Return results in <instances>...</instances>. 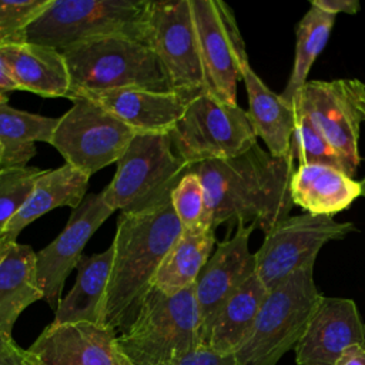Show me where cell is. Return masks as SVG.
I'll use <instances>...</instances> for the list:
<instances>
[{"instance_id":"cell-1","label":"cell","mask_w":365,"mask_h":365,"mask_svg":"<svg viewBox=\"0 0 365 365\" xmlns=\"http://www.w3.org/2000/svg\"><path fill=\"white\" fill-rule=\"evenodd\" d=\"M294 163L291 154L274 157L257 143L241 155L192 165L205 191L212 228L235 221L255 224L267 234L285 220L294 207Z\"/></svg>"},{"instance_id":"cell-2","label":"cell","mask_w":365,"mask_h":365,"mask_svg":"<svg viewBox=\"0 0 365 365\" xmlns=\"http://www.w3.org/2000/svg\"><path fill=\"white\" fill-rule=\"evenodd\" d=\"M181 232L182 227L171 200L144 214L120 212L101 325L124 332L133 324L145 295L153 288L160 262Z\"/></svg>"},{"instance_id":"cell-3","label":"cell","mask_w":365,"mask_h":365,"mask_svg":"<svg viewBox=\"0 0 365 365\" xmlns=\"http://www.w3.org/2000/svg\"><path fill=\"white\" fill-rule=\"evenodd\" d=\"M70 73L68 100L83 93L141 88L173 91L170 78L151 46L127 37L91 38L64 48Z\"/></svg>"},{"instance_id":"cell-4","label":"cell","mask_w":365,"mask_h":365,"mask_svg":"<svg viewBox=\"0 0 365 365\" xmlns=\"http://www.w3.org/2000/svg\"><path fill=\"white\" fill-rule=\"evenodd\" d=\"M117 346L124 365H173L201 346L194 285L174 295L153 287Z\"/></svg>"},{"instance_id":"cell-5","label":"cell","mask_w":365,"mask_h":365,"mask_svg":"<svg viewBox=\"0 0 365 365\" xmlns=\"http://www.w3.org/2000/svg\"><path fill=\"white\" fill-rule=\"evenodd\" d=\"M145 0H51L24 33V40L56 50L100 37H127L150 46Z\"/></svg>"},{"instance_id":"cell-6","label":"cell","mask_w":365,"mask_h":365,"mask_svg":"<svg viewBox=\"0 0 365 365\" xmlns=\"http://www.w3.org/2000/svg\"><path fill=\"white\" fill-rule=\"evenodd\" d=\"M322 298L314 265L299 268L268 291L248 336L232 354L237 365H277L297 346Z\"/></svg>"},{"instance_id":"cell-7","label":"cell","mask_w":365,"mask_h":365,"mask_svg":"<svg viewBox=\"0 0 365 365\" xmlns=\"http://www.w3.org/2000/svg\"><path fill=\"white\" fill-rule=\"evenodd\" d=\"M115 164V174L101 194L111 210L124 214H144L170 201L192 167L174 153L170 133L137 134Z\"/></svg>"},{"instance_id":"cell-8","label":"cell","mask_w":365,"mask_h":365,"mask_svg":"<svg viewBox=\"0 0 365 365\" xmlns=\"http://www.w3.org/2000/svg\"><path fill=\"white\" fill-rule=\"evenodd\" d=\"M170 137L174 153L191 165L232 158L257 144L247 111L210 93L188 103Z\"/></svg>"},{"instance_id":"cell-9","label":"cell","mask_w":365,"mask_h":365,"mask_svg":"<svg viewBox=\"0 0 365 365\" xmlns=\"http://www.w3.org/2000/svg\"><path fill=\"white\" fill-rule=\"evenodd\" d=\"M292 107L332 145L354 178L361 161L358 140L365 121V84L356 78L307 81L295 94Z\"/></svg>"},{"instance_id":"cell-10","label":"cell","mask_w":365,"mask_h":365,"mask_svg":"<svg viewBox=\"0 0 365 365\" xmlns=\"http://www.w3.org/2000/svg\"><path fill=\"white\" fill-rule=\"evenodd\" d=\"M135 135L134 130L96 103L78 98L58 117L50 144L66 164L91 177L117 163Z\"/></svg>"},{"instance_id":"cell-11","label":"cell","mask_w":365,"mask_h":365,"mask_svg":"<svg viewBox=\"0 0 365 365\" xmlns=\"http://www.w3.org/2000/svg\"><path fill=\"white\" fill-rule=\"evenodd\" d=\"M352 222L328 215L301 214L287 217L272 227L255 252V275L271 291L292 272L314 265L319 250L355 231Z\"/></svg>"},{"instance_id":"cell-12","label":"cell","mask_w":365,"mask_h":365,"mask_svg":"<svg viewBox=\"0 0 365 365\" xmlns=\"http://www.w3.org/2000/svg\"><path fill=\"white\" fill-rule=\"evenodd\" d=\"M190 7L207 91L237 106V84L248 56L235 16L221 0H190Z\"/></svg>"},{"instance_id":"cell-13","label":"cell","mask_w":365,"mask_h":365,"mask_svg":"<svg viewBox=\"0 0 365 365\" xmlns=\"http://www.w3.org/2000/svg\"><path fill=\"white\" fill-rule=\"evenodd\" d=\"M150 46L170 78L173 91L188 103L207 91L190 0L151 1Z\"/></svg>"},{"instance_id":"cell-14","label":"cell","mask_w":365,"mask_h":365,"mask_svg":"<svg viewBox=\"0 0 365 365\" xmlns=\"http://www.w3.org/2000/svg\"><path fill=\"white\" fill-rule=\"evenodd\" d=\"M113 212L114 210L104 202L101 192L87 194L83 202L71 211L63 231L47 247L36 252L38 282L46 302L54 311L61 301L66 279L84 255L86 244Z\"/></svg>"},{"instance_id":"cell-15","label":"cell","mask_w":365,"mask_h":365,"mask_svg":"<svg viewBox=\"0 0 365 365\" xmlns=\"http://www.w3.org/2000/svg\"><path fill=\"white\" fill-rule=\"evenodd\" d=\"M255 228V224L238 222L235 234L217 245L194 284L201 345L222 304L255 274V254L248 245Z\"/></svg>"},{"instance_id":"cell-16","label":"cell","mask_w":365,"mask_h":365,"mask_svg":"<svg viewBox=\"0 0 365 365\" xmlns=\"http://www.w3.org/2000/svg\"><path fill=\"white\" fill-rule=\"evenodd\" d=\"M117 332L93 322H51L24 349L34 365H124Z\"/></svg>"},{"instance_id":"cell-17","label":"cell","mask_w":365,"mask_h":365,"mask_svg":"<svg viewBox=\"0 0 365 365\" xmlns=\"http://www.w3.org/2000/svg\"><path fill=\"white\" fill-rule=\"evenodd\" d=\"M365 346V324L349 298L324 297L295 351L298 365H335L351 346Z\"/></svg>"},{"instance_id":"cell-18","label":"cell","mask_w":365,"mask_h":365,"mask_svg":"<svg viewBox=\"0 0 365 365\" xmlns=\"http://www.w3.org/2000/svg\"><path fill=\"white\" fill-rule=\"evenodd\" d=\"M78 98L96 103L135 134H168L188 106V101L174 91L158 93L141 88L83 93L74 100Z\"/></svg>"},{"instance_id":"cell-19","label":"cell","mask_w":365,"mask_h":365,"mask_svg":"<svg viewBox=\"0 0 365 365\" xmlns=\"http://www.w3.org/2000/svg\"><path fill=\"white\" fill-rule=\"evenodd\" d=\"M0 61L19 90L67 98L70 73L60 50L30 41L0 44Z\"/></svg>"},{"instance_id":"cell-20","label":"cell","mask_w":365,"mask_h":365,"mask_svg":"<svg viewBox=\"0 0 365 365\" xmlns=\"http://www.w3.org/2000/svg\"><path fill=\"white\" fill-rule=\"evenodd\" d=\"M241 80L248 97V120L257 135L274 157L289 155L295 128V110L279 94L271 91L251 68L250 61L241 67Z\"/></svg>"},{"instance_id":"cell-21","label":"cell","mask_w":365,"mask_h":365,"mask_svg":"<svg viewBox=\"0 0 365 365\" xmlns=\"http://www.w3.org/2000/svg\"><path fill=\"white\" fill-rule=\"evenodd\" d=\"M289 190L294 205L328 217L346 210L361 195L359 181L336 168L314 164L295 168Z\"/></svg>"},{"instance_id":"cell-22","label":"cell","mask_w":365,"mask_h":365,"mask_svg":"<svg viewBox=\"0 0 365 365\" xmlns=\"http://www.w3.org/2000/svg\"><path fill=\"white\" fill-rule=\"evenodd\" d=\"M38 299H44L37 277L36 251L14 241L0 261V335L11 338L20 314Z\"/></svg>"},{"instance_id":"cell-23","label":"cell","mask_w":365,"mask_h":365,"mask_svg":"<svg viewBox=\"0 0 365 365\" xmlns=\"http://www.w3.org/2000/svg\"><path fill=\"white\" fill-rule=\"evenodd\" d=\"M114 259L113 244L103 252L83 255L77 264V279L71 291L61 298L54 324L93 322L101 324L103 301Z\"/></svg>"},{"instance_id":"cell-24","label":"cell","mask_w":365,"mask_h":365,"mask_svg":"<svg viewBox=\"0 0 365 365\" xmlns=\"http://www.w3.org/2000/svg\"><path fill=\"white\" fill-rule=\"evenodd\" d=\"M90 177L80 170L64 164L54 170H46L21 207L6 227V234L17 238L24 227L58 207L77 208L86 198Z\"/></svg>"},{"instance_id":"cell-25","label":"cell","mask_w":365,"mask_h":365,"mask_svg":"<svg viewBox=\"0 0 365 365\" xmlns=\"http://www.w3.org/2000/svg\"><path fill=\"white\" fill-rule=\"evenodd\" d=\"M268 289L254 274L218 309L202 346L232 355L248 336Z\"/></svg>"},{"instance_id":"cell-26","label":"cell","mask_w":365,"mask_h":365,"mask_svg":"<svg viewBox=\"0 0 365 365\" xmlns=\"http://www.w3.org/2000/svg\"><path fill=\"white\" fill-rule=\"evenodd\" d=\"M214 244L215 230L212 228L182 230L160 262L153 287L167 295L192 287L211 257Z\"/></svg>"},{"instance_id":"cell-27","label":"cell","mask_w":365,"mask_h":365,"mask_svg":"<svg viewBox=\"0 0 365 365\" xmlns=\"http://www.w3.org/2000/svg\"><path fill=\"white\" fill-rule=\"evenodd\" d=\"M58 118L44 117L21 110L9 104L0 106V144L3 157L0 168L27 167L36 155L34 143L51 141Z\"/></svg>"},{"instance_id":"cell-28","label":"cell","mask_w":365,"mask_h":365,"mask_svg":"<svg viewBox=\"0 0 365 365\" xmlns=\"http://www.w3.org/2000/svg\"><path fill=\"white\" fill-rule=\"evenodd\" d=\"M335 23V16L311 6L297 26L295 58L289 80L279 97L292 107V101L299 88L308 81V73L315 58L324 50L331 30Z\"/></svg>"},{"instance_id":"cell-29","label":"cell","mask_w":365,"mask_h":365,"mask_svg":"<svg viewBox=\"0 0 365 365\" xmlns=\"http://www.w3.org/2000/svg\"><path fill=\"white\" fill-rule=\"evenodd\" d=\"M289 153L292 160L298 161L299 165H327L349 175L344 160L338 155L332 145L322 137V134L305 115L297 113Z\"/></svg>"},{"instance_id":"cell-30","label":"cell","mask_w":365,"mask_h":365,"mask_svg":"<svg viewBox=\"0 0 365 365\" xmlns=\"http://www.w3.org/2000/svg\"><path fill=\"white\" fill-rule=\"evenodd\" d=\"M46 170L37 167L0 168V234L29 200L36 181Z\"/></svg>"},{"instance_id":"cell-31","label":"cell","mask_w":365,"mask_h":365,"mask_svg":"<svg viewBox=\"0 0 365 365\" xmlns=\"http://www.w3.org/2000/svg\"><path fill=\"white\" fill-rule=\"evenodd\" d=\"M171 205L182 230L212 228L202 182L192 170H190L173 190Z\"/></svg>"},{"instance_id":"cell-32","label":"cell","mask_w":365,"mask_h":365,"mask_svg":"<svg viewBox=\"0 0 365 365\" xmlns=\"http://www.w3.org/2000/svg\"><path fill=\"white\" fill-rule=\"evenodd\" d=\"M50 3L51 0H0V44L26 41L27 27Z\"/></svg>"},{"instance_id":"cell-33","label":"cell","mask_w":365,"mask_h":365,"mask_svg":"<svg viewBox=\"0 0 365 365\" xmlns=\"http://www.w3.org/2000/svg\"><path fill=\"white\" fill-rule=\"evenodd\" d=\"M173 365H237V362L234 355H222L201 345L181 356Z\"/></svg>"},{"instance_id":"cell-34","label":"cell","mask_w":365,"mask_h":365,"mask_svg":"<svg viewBox=\"0 0 365 365\" xmlns=\"http://www.w3.org/2000/svg\"><path fill=\"white\" fill-rule=\"evenodd\" d=\"M309 4L334 16L338 13L356 14L361 7L358 0H311Z\"/></svg>"},{"instance_id":"cell-35","label":"cell","mask_w":365,"mask_h":365,"mask_svg":"<svg viewBox=\"0 0 365 365\" xmlns=\"http://www.w3.org/2000/svg\"><path fill=\"white\" fill-rule=\"evenodd\" d=\"M0 365H34L24 349L16 345L11 339L3 348H0Z\"/></svg>"},{"instance_id":"cell-36","label":"cell","mask_w":365,"mask_h":365,"mask_svg":"<svg viewBox=\"0 0 365 365\" xmlns=\"http://www.w3.org/2000/svg\"><path fill=\"white\" fill-rule=\"evenodd\" d=\"M335 365H365V346L354 345L348 348Z\"/></svg>"},{"instance_id":"cell-37","label":"cell","mask_w":365,"mask_h":365,"mask_svg":"<svg viewBox=\"0 0 365 365\" xmlns=\"http://www.w3.org/2000/svg\"><path fill=\"white\" fill-rule=\"evenodd\" d=\"M17 90V86L14 84V81L11 80V77L9 76V73L6 71L4 66L0 61V106L7 104L10 94Z\"/></svg>"},{"instance_id":"cell-38","label":"cell","mask_w":365,"mask_h":365,"mask_svg":"<svg viewBox=\"0 0 365 365\" xmlns=\"http://www.w3.org/2000/svg\"><path fill=\"white\" fill-rule=\"evenodd\" d=\"M14 241H16V240L11 238L9 234H6V232L0 234V261H1L3 257L7 254L9 247H10Z\"/></svg>"},{"instance_id":"cell-39","label":"cell","mask_w":365,"mask_h":365,"mask_svg":"<svg viewBox=\"0 0 365 365\" xmlns=\"http://www.w3.org/2000/svg\"><path fill=\"white\" fill-rule=\"evenodd\" d=\"M11 339H13V338H4V336L0 335V348H3V346H4L9 341H11Z\"/></svg>"},{"instance_id":"cell-40","label":"cell","mask_w":365,"mask_h":365,"mask_svg":"<svg viewBox=\"0 0 365 365\" xmlns=\"http://www.w3.org/2000/svg\"><path fill=\"white\" fill-rule=\"evenodd\" d=\"M359 185H361V195L365 197V178L362 181H359Z\"/></svg>"},{"instance_id":"cell-41","label":"cell","mask_w":365,"mask_h":365,"mask_svg":"<svg viewBox=\"0 0 365 365\" xmlns=\"http://www.w3.org/2000/svg\"><path fill=\"white\" fill-rule=\"evenodd\" d=\"M1 157H3V147L0 144V163H1Z\"/></svg>"}]
</instances>
